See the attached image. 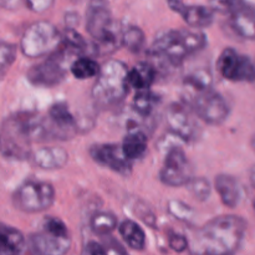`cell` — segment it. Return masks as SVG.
Returning <instances> with one entry per match:
<instances>
[{"instance_id": "cell-11", "label": "cell", "mask_w": 255, "mask_h": 255, "mask_svg": "<svg viewBox=\"0 0 255 255\" xmlns=\"http://www.w3.org/2000/svg\"><path fill=\"white\" fill-rule=\"evenodd\" d=\"M115 22L107 0H90L86 9V30L95 41L101 39Z\"/></svg>"}, {"instance_id": "cell-40", "label": "cell", "mask_w": 255, "mask_h": 255, "mask_svg": "<svg viewBox=\"0 0 255 255\" xmlns=\"http://www.w3.org/2000/svg\"><path fill=\"white\" fill-rule=\"evenodd\" d=\"M253 208H254V213H255V198H254V201H253Z\"/></svg>"}, {"instance_id": "cell-22", "label": "cell", "mask_w": 255, "mask_h": 255, "mask_svg": "<svg viewBox=\"0 0 255 255\" xmlns=\"http://www.w3.org/2000/svg\"><path fill=\"white\" fill-rule=\"evenodd\" d=\"M241 56L242 55H239L233 47H227L222 51L218 62H217V69L223 79L228 80V81H236Z\"/></svg>"}, {"instance_id": "cell-15", "label": "cell", "mask_w": 255, "mask_h": 255, "mask_svg": "<svg viewBox=\"0 0 255 255\" xmlns=\"http://www.w3.org/2000/svg\"><path fill=\"white\" fill-rule=\"evenodd\" d=\"M214 188L221 197V201L228 208H237L241 204L243 191L239 182L228 173H221L216 177Z\"/></svg>"}, {"instance_id": "cell-24", "label": "cell", "mask_w": 255, "mask_h": 255, "mask_svg": "<svg viewBox=\"0 0 255 255\" xmlns=\"http://www.w3.org/2000/svg\"><path fill=\"white\" fill-rule=\"evenodd\" d=\"M100 70H101V66L95 60L85 56H80L75 59L72 61L71 67H70L72 76L76 77L77 80H87L92 79V77H97L100 74Z\"/></svg>"}, {"instance_id": "cell-16", "label": "cell", "mask_w": 255, "mask_h": 255, "mask_svg": "<svg viewBox=\"0 0 255 255\" xmlns=\"http://www.w3.org/2000/svg\"><path fill=\"white\" fill-rule=\"evenodd\" d=\"M231 26L239 36L255 41V6L247 1L231 15Z\"/></svg>"}, {"instance_id": "cell-28", "label": "cell", "mask_w": 255, "mask_h": 255, "mask_svg": "<svg viewBox=\"0 0 255 255\" xmlns=\"http://www.w3.org/2000/svg\"><path fill=\"white\" fill-rule=\"evenodd\" d=\"M187 187H188V191L196 197V199L201 202L207 201L212 194L211 182L204 177H193Z\"/></svg>"}, {"instance_id": "cell-9", "label": "cell", "mask_w": 255, "mask_h": 255, "mask_svg": "<svg viewBox=\"0 0 255 255\" xmlns=\"http://www.w3.org/2000/svg\"><path fill=\"white\" fill-rule=\"evenodd\" d=\"M192 178L191 163L183 148L174 147L167 151L163 166L159 171V181L168 187H182L188 186Z\"/></svg>"}, {"instance_id": "cell-35", "label": "cell", "mask_w": 255, "mask_h": 255, "mask_svg": "<svg viewBox=\"0 0 255 255\" xmlns=\"http://www.w3.org/2000/svg\"><path fill=\"white\" fill-rule=\"evenodd\" d=\"M55 0H25V4L31 11L36 14H44L54 5Z\"/></svg>"}, {"instance_id": "cell-29", "label": "cell", "mask_w": 255, "mask_h": 255, "mask_svg": "<svg viewBox=\"0 0 255 255\" xmlns=\"http://www.w3.org/2000/svg\"><path fill=\"white\" fill-rule=\"evenodd\" d=\"M168 212L171 216L182 222H191L194 217L192 207L178 199H172L168 202Z\"/></svg>"}, {"instance_id": "cell-23", "label": "cell", "mask_w": 255, "mask_h": 255, "mask_svg": "<svg viewBox=\"0 0 255 255\" xmlns=\"http://www.w3.org/2000/svg\"><path fill=\"white\" fill-rule=\"evenodd\" d=\"M119 221L116 216L109 212H99L94 214L90 221V227L95 234L100 237H107L116 228H119Z\"/></svg>"}, {"instance_id": "cell-31", "label": "cell", "mask_w": 255, "mask_h": 255, "mask_svg": "<svg viewBox=\"0 0 255 255\" xmlns=\"http://www.w3.org/2000/svg\"><path fill=\"white\" fill-rule=\"evenodd\" d=\"M16 59V47L10 42L2 41L0 47V69H1V77L5 76L7 69L14 64Z\"/></svg>"}, {"instance_id": "cell-39", "label": "cell", "mask_w": 255, "mask_h": 255, "mask_svg": "<svg viewBox=\"0 0 255 255\" xmlns=\"http://www.w3.org/2000/svg\"><path fill=\"white\" fill-rule=\"evenodd\" d=\"M251 144H252V147H253V149L255 151V134H253V137H252Z\"/></svg>"}, {"instance_id": "cell-17", "label": "cell", "mask_w": 255, "mask_h": 255, "mask_svg": "<svg viewBox=\"0 0 255 255\" xmlns=\"http://www.w3.org/2000/svg\"><path fill=\"white\" fill-rule=\"evenodd\" d=\"M25 244V237L19 229L2 224L0 231V255H20Z\"/></svg>"}, {"instance_id": "cell-10", "label": "cell", "mask_w": 255, "mask_h": 255, "mask_svg": "<svg viewBox=\"0 0 255 255\" xmlns=\"http://www.w3.org/2000/svg\"><path fill=\"white\" fill-rule=\"evenodd\" d=\"M89 152L92 159L101 166L122 176L131 174V162L125 157L121 146L112 143L94 144L90 147Z\"/></svg>"}, {"instance_id": "cell-2", "label": "cell", "mask_w": 255, "mask_h": 255, "mask_svg": "<svg viewBox=\"0 0 255 255\" xmlns=\"http://www.w3.org/2000/svg\"><path fill=\"white\" fill-rule=\"evenodd\" d=\"M207 45V36L202 31L173 29L161 32L152 45V54L178 65L189 55L198 52Z\"/></svg>"}, {"instance_id": "cell-5", "label": "cell", "mask_w": 255, "mask_h": 255, "mask_svg": "<svg viewBox=\"0 0 255 255\" xmlns=\"http://www.w3.org/2000/svg\"><path fill=\"white\" fill-rule=\"evenodd\" d=\"M29 246L35 255H66L71 248V237L61 219L46 217L41 231L30 237Z\"/></svg>"}, {"instance_id": "cell-6", "label": "cell", "mask_w": 255, "mask_h": 255, "mask_svg": "<svg viewBox=\"0 0 255 255\" xmlns=\"http://www.w3.org/2000/svg\"><path fill=\"white\" fill-rule=\"evenodd\" d=\"M55 202L54 186L44 181H27L12 194V204L24 213L34 214L47 211Z\"/></svg>"}, {"instance_id": "cell-19", "label": "cell", "mask_w": 255, "mask_h": 255, "mask_svg": "<svg viewBox=\"0 0 255 255\" xmlns=\"http://www.w3.org/2000/svg\"><path fill=\"white\" fill-rule=\"evenodd\" d=\"M156 79V70L149 62H138L128 70V86L137 91L149 90Z\"/></svg>"}, {"instance_id": "cell-21", "label": "cell", "mask_w": 255, "mask_h": 255, "mask_svg": "<svg viewBox=\"0 0 255 255\" xmlns=\"http://www.w3.org/2000/svg\"><path fill=\"white\" fill-rule=\"evenodd\" d=\"M119 232L125 243L133 251H142L146 246V233L137 222L126 219L119 226Z\"/></svg>"}, {"instance_id": "cell-12", "label": "cell", "mask_w": 255, "mask_h": 255, "mask_svg": "<svg viewBox=\"0 0 255 255\" xmlns=\"http://www.w3.org/2000/svg\"><path fill=\"white\" fill-rule=\"evenodd\" d=\"M166 119L172 133L178 136L182 141L191 142L198 137V125L186 107L178 104L172 105L167 111Z\"/></svg>"}, {"instance_id": "cell-30", "label": "cell", "mask_w": 255, "mask_h": 255, "mask_svg": "<svg viewBox=\"0 0 255 255\" xmlns=\"http://www.w3.org/2000/svg\"><path fill=\"white\" fill-rule=\"evenodd\" d=\"M255 81V62L252 61L248 56H241L238 71H237L236 81L234 82H254Z\"/></svg>"}, {"instance_id": "cell-4", "label": "cell", "mask_w": 255, "mask_h": 255, "mask_svg": "<svg viewBox=\"0 0 255 255\" xmlns=\"http://www.w3.org/2000/svg\"><path fill=\"white\" fill-rule=\"evenodd\" d=\"M62 32L47 20H39L25 29L20 39V51L30 59L52 55L61 47Z\"/></svg>"}, {"instance_id": "cell-37", "label": "cell", "mask_w": 255, "mask_h": 255, "mask_svg": "<svg viewBox=\"0 0 255 255\" xmlns=\"http://www.w3.org/2000/svg\"><path fill=\"white\" fill-rule=\"evenodd\" d=\"M21 2H22V0H0L1 7L2 9H6V10L19 9L20 5H21Z\"/></svg>"}, {"instance_id": "cell-27", "label": "cell", "mask_w": 255, "mask_h": 255, "mask_svg": "<svg viewBox=\"0 0 255 255\" xmlns=\"http://www.w3.org/2000/svg\"><path fill=\"white\" fill-rule=\"evenodd\" d=\"M62 46L72 54H81L86 50V41L84 37L72 27H66L62 32Z\"/></svg>"}, {"instance_id": "cell-34", "label": "cell", "mask_w": 255, "mask_h": 255, "mask_svg": "<svg viewBox=\"0 0 255 255\" xmlns=\"http://www.w3.org/2000/svg\"><path fill=\"white\" fill-rule=\"evenodd\" d=\"M168 244L171 247L172 251L177 252V253H182V252L187 251L189 248V241L184 236L178 233H171L168 237Z\"/></svg>"}, {"instance_id": "cell-26", "label": "cell", "mask_w": 255, "mask_h": 255, "mask_svg": "<svg viewBox=\"0 0 255 255\" xmlns=\"http://www.w3.org/2000/svg\"><path fill=\"white\" fill-rule=\"evenodd\" d=\"M144 41H146V36L142 29L138 26H131L126 27L124 31V46L131 52H139L143 47Z\"/></svg>"}, {"instance_id": "cell-38", "label": "cell", "mask_w": 255, "mask_h": 255, "mask_svg": "<svg viewBox=\"0 0 255 255\" xmlns=\"http://www.w3.org/2000/svg\"><path fill=\"white\" fill-rule=\"evenodd\" d=\"M251 178H252V182H253V184L255 186V167H253V169H252L251 172Z\"/></svg>"}, {"instance_id": "cell-13", "label": "cell", "mask_w": 255, "mask_h": 255, "mask_svg": "<svg viewBox=\"0 0 255 255\" xmlns=\"http://www.w3.org/2000/svg\"><path fill=\"white\" fill-rule=\"evenodd\" d=\"M167 5L193 29L208 27L214 21V10L211 6L187 5L183 0H167Z\"/></svg>"}, {"instance_id": "cell-36", "label": "cell", "mask_w": 255, "mask_h": 255, "mask_svg": "<svg viewBox=\"0 0 255 255\" xmlns=\"http://www.w3.org/2000/svg\"><path fill=\"white\" fill-rule=\"evenodd\" d=\"M81 255H106L105 247L97 242H89L85 246Z\"/></svg>"}, {"instance_id": "cell-33", "label": "cell", "mask_w": 255, "mask_h": 255, "mask_svg": "<svg viewBox=\"0 0 255 255\" xmlns=\"http://www.w3.org/2000/svg\"><path fill=\"white\" fill-rule=\"evenodd\" d=\"M104 239V247L106 255H128L126 249L124 248V246L119 241L109 236L105 237Z\"/></svg>"}, {"instance_id": "cell-8", "label": "cell", "mask_w": 255, "mask_h": 255, "mask_svg": "<svg viewBox=\"0 0 255 255\" xmlns=\"http://www.w3.org/2000/svg\"><path fill=\"white\" fill-rule=\"evenodd\" d=\"M193 111L207 125L218 126L224 124L231 114V107L223 96L213 89L202 90L193 94Z\"/></svg>"}, {"instance_id": "cell-20", "label": "cell", "mask_w": 255, "mask_h": 255, "mask_svg": "<svg viewBox=\"0 0 255 255\" xmlns=\"http://www.w3.org/2000/svg\"><path fill=\"white\" fill-rule=\"evenodd\" d=\"M122 152L129 162L143 157L148 148V138L142 131H131L121 143Z\"/></svg>"}, {"instance_id": "cell-1", "label": "cell", "mask_w": 255, "mask_h": 255, "mask_svg": "<svg viewBox=\"0 0 255 255\" xmlns=\"http://www.w3.org/2000/svg\"><path fill=\"white\" fill-rule=\"evenodd\" d=\"M246 229L242 217H216L192 236L188 249L193 255H232L238 251Z\"/></svg>"}, {"instance_id": "cell-25", "label": "cell", "mask_w": 255, "mask_h": 255, "mask_svg": "<svg viewBox=\"0 0 255 255\" xmlns=\"http://www.w3.org/2000/svg\"><path fill=\"white\" fill-rule=\"evenodd\" d=\"M158 104L159 97L154 92H152L151 90H143V91H137V94L134 95L132 106L137 114L146 117L154 111Z\"/></svg>"}, {"instance_id": "cell-14", "label": "cell", "mask_w": 255, "mask_h": 255, "mask_svg": "<svg viewBox=\"0 0 255 255\" xmlns=\"http://www.w3.org/2000/svg\"><path fill=\"white\" fill-rule=\"evenodd\" d=\"M30 161L44 171H56L64 168L69 162V153L60 146L40 147L30 154Z\"/></svg>"}, {"instance_id": "cell-7", "label": "cell", "mask_w": 255, "mask_h": 255, "mask_svg": "<svg viewBox=\"0 0 255 255\" xmlns=\"http://www.w3.org/2000/svg\"><path fill=\"white\" fill-rule=\"evenodd\" d=\"M71 51L61 45L56 52L50 55L49 59L32 66L27 72V80L35 86L52 87L61 84L66 76L67 69L71 67L72 61H69Z\"/></svg>"}, {"instance_id": "cell-32", "label": "cell", "mask_w": 255, "mask_h": 255, "mask_svg": "<svg viewBox=\"0 0 255 255\" xmlns=\"http://www.w3.org/2000/svg\"><path fill=\"white\" fill-rule=\"evenodd\" d=\"M246 2L247 0H209V5L214 11H219L229 16L241 9Z\"/></svg>"}, {"instance_id": "cell-18", "label": "cell", "mask_w": 255, "mask_h": 255, "mask_svg": "<svg viewBox=\"0 0 255 255\" xmlns=\"http://www.w3.org/2000/svg\"><path fill=\"white\" fill-rule=\"evenodd\" d=\"M49 119L65 134L66 139L74 136L76 132V120L70 112L69 107L62 102H57L50 107Z\"/></svg>"}, {"instance_id": "cell-3", "label": "cell", "mask_w": 255, "mask_h": 255, "mask_svg": "<svg viewBox=\"0 0 255 255\" xmlns=\"http://www.w3.org/2000/svg\"><path fill=\"white\" fill-rule=\"evenodd\" d=\"M128 67L119 60H107L92 87V97L102 107L119 104L128 91Z\"/></svg>"}]
</instances>
